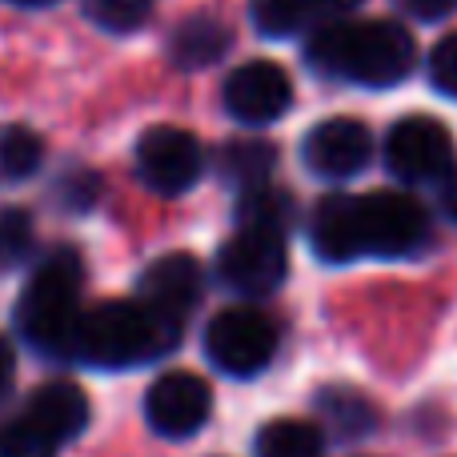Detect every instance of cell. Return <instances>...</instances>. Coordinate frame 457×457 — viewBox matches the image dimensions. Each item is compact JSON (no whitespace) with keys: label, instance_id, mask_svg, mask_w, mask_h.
I'll return each mask as SVG.
<instances>
[{"label":"cell","instance_id":"1","mask_svg":"<svg viewBox=\"0 0 457 457\" xmlns=\"http://www.w3.org/2000/svg\"><path fill=\"white\" fill-rule=\"evenodd\" d=\"M305 56L321 77L389 88L410 77L418 45L397 21H325L309 32Z\"/></svg>","mask_w":457,"mask_h":457},{"label":"cell","instance_id":"2","mask_svg":"<svg viewBox=\"0 0 457 457\" xmlns=\"http://www.w3.org/2000/svg\"><path fill=\"white\" fill-rule=\"evenodd\" d=\"M181 341V321L149 309L145 301H101L85 309L72 341V361L93 370H133L173 353Z\"/></svg>","mask_w":457,"mask_h":457},{"label":"cell","instance_id":"3","mask_svg":"<svg viewBox=\"0 0 457 457\" xmlns=\"http://www.w3.org/2000/svg\"><path fill=\"white\" fill-rule=\"evenodd\" d=\"M80 289H85V261L72 249H53L37 261L29 285L16 297V329L40 357H69L80 325Z\"/></svg>","mask_w":457,"mask_h":457},{"label":"cell","instance_id":"4","mask_svg":"<svg viewBox=\"0 0 457 457\" xmlns=\"http://www.w3.org/2000/svg\"><path fill=\"white\" fill-rule=\"evenodd\" d=\"M205 353L228 378H257L277 357V325L253 305H228L209 321Z\"/></svg>","mask_w":457,"mask_h":457},{"label":"cell","instance_id":"5","mask_svg":"<svg viewBox=\"0 0 457 457\" xmlns=\"http://www.w3.org/2000/svg\"><path fill=\"white\" fill-rule=\"evenodd\" d=\"M386 165L405 185H437L453 173V137L442 120L413 117L397 120L386 137Z\"/></svg>","mask_w":457,"mask_h":457},{"label":"cell","instance_id":"6","mask_svg":"<svg viewBox=\"0 0 457 457\" xmlns=\"http://www.w3.org/2000/svg\"><path fill=\"white\" fill-rule=\"evenodd\" d=\"M205 173V149L189 129L177 125H153L137 141V177L161 197H177L197 185Z\"/></svg>","mask_w":457,"mask_h":457},{"label":"cell","instance_id":"7","mask_svg":"<svg viewBox=\"0 0 457 457\" xmlns=\"http://www.w3.org/2000/svg\"><path fill=\"white\" fill-rule=\"evenodd\" d=\"M361 253L373 257H405L429 237V217L410 193H365L357 197Z\"/></svg>","mask_w":457,"mask_h":457},{"label":"cell","instance_id":"8","mask_svg":"<svg viewBox=\"0 0 457 457\" xmlns=\"http://www.w3.org/2000/svg\"><path fill=\"white\" fill-rule=\"evenodd\" d=\"M289 257H285V241L269 233H249L237 228L233 237L217 249V277L241 297H269L281 289Z\"/></svg>","mask_w":457,"mask_h":457},{"label":"cell","instance_id":"9","mask_svg":"<svg viewBox=\"0 0 457 457\" xmlns=\"http://www.w3.org/2000/svg\"><path fill=\"white\" fill-rule=\"evenodd\" d=\"M209 413H213V389L205 378L189 370L161 373L145 394V421L153 434L169 437V442H185V437L201 434Z\"/></svg>","mask_w":457,"mask_h":457},{"label":"cell","instance_id":"10","mask_svg":"<svg viewBox=\"0 0 457 457\" xmlns=\"http://www.w3.org/2000/svg\"><path fill=\"white\" fill-rule=\"evenodd\" d=\"M293 104V80L281 64L273 61H249L237 64L225 80V109L241 125H269L285 117Z\"/></svg>","mask_w":457,"mask_h":457},{"label":"cell","instance_id":"11","mask_svg":"<svg viewBox=\"0 0 457 457\" xmlns=\"http://www.w3.org/2000/svg\"><path fill=\"white\" fill-rule=\"evenodd\" d=\"M373 157V137L361 120L353 117H329L317 120L301 141V161L325 181H345L357 177Z\"/></svg>","mask_w":457,"mask_h":457},{"label":"cell","instance_id":"12","mask_svg":"<svg viewBox=\"0 0 457 457\" xmlns=\"http://www.w3.org/2000/svg\"><path fill=\"white\" fill-rule=\"evenodd\" d=\"M201 293H205V269L189 253H165L137 281V301H145L149 309H157V313L173 317L181 325L197 309Z\"/></svg>","mask_w":457,"mask_h":457},{"label":"cell","instance_id":"13","mask_svg":"<svg viewBox=\"0 0 457 457\" xmlns=\"http://www.w3.org/2000/svg\"><path fill=\"white\" fill-rule=\"evenodd\" d=\"M21 418L32 421L48 442L64 445V442H72V437L85 434L88 397H85V389L72 386V381H45V386L29 397V410H24Z\"/></svg>","mask_w":457,"mask_h":457},{"label":"cell","instance_id":"14","mask_svg":"<svg viewBox=\"0 0 457 457\" xmlns=\"http://www.w3.org/2000/svg\"><path fill=\"white\" fill-rule=\"evenodd\" d=\"M309 241H313L317 257L333 261V265H345V261L365 257L361 228H357V197L333 193V197L317 201L313 217H309Z\"/></svg>","mask_w":457,"mask_h":457},{"label":"cell","instance_id":"15","mask_svg":"<svg viewBox=\"0 0 457 457\" xmlns=\"http://www.w3.org/2000/svg\"><path fill=\"white\" fill-rule=\"evenodd\" d=\"M233 45V32H228L225 21L217 16H189L181 29L169 40V56L181 69H205V64H217Z\"/></svg>","mask_w":457,"mask_h":457},{"label":"cell","instance_id":"16","mask_svg":"<svg viewBox=\"0 0 457 457\" xmlns=\"http://www.w3.org/2000/svg\"><path fill=\"white\" fill-rule=\"evenodd\" d=\"M297 201L277 185H261L237 197V225L249 233H269V237H289L297 228Z\"/></svg>","mask_w":457,"mask_h":457},{"label":"cell","instance_id":"17","mask_svg":"<svg viewBox=\"0 0 457 457\" xmlns=\"http://www.w3.org/2000/svg\"><path fill=\"white\" fill-rule=\"evenodd\" d=\"M273 169H277V149L269 141H249L245 137V141L221 145V153H217V177L241 193L261 189Z\"/></svg>","mask_w":457,"mask_h":457},{"label":"cell","instance_id":"18","mask_svg":"<svg viewBox=\"0 0 457 457\" xmlns=\"http://www.w3.org/2000/svg\"><path fill=\"white\" fill-rule=\"evenodd\" d=\"M257 457H325V434L313 421L277 418L269 426H261Z\"/></svg>","mask_w":457,"mask_h":457},{"label":"cell","instance_id":"19","mask_svg":"<svg viewBox=\"0 0 457 457\" xmlns=\"http://www.w3.org/2000/svg\"><path fill=\"white\" fill-rule=\"evenodd\" d=\"M45 165V141L29 125L0 129V181H29Z\"/></svg>","mask_w":457,"mask_h":457},{"label":"cell","instance_id":"20","mask_svg":"<svg viewBox=\"0 0 457 457\" xmlns=\"http://www.w3.org/2000/svg\"><path fill=\"white\" fill-rule=\"evenodd\" d=\"M317 405H321L325 421H329V429L337 437H361L378 426L373 405L365 402L361 394H353V389H325V394L317 397Z\"/></svg>","mask_w":457,"mask_h":457},{"label":"cell","instance_id":"21","mask_svg":"<svg viewBox=\"0 0 457 457\" xmlns=\"http://www.w3.org/2000/svg\"><path fill=\"white\" fill-rule=\"evenodd\" d=\"M249 16L253 24H257V32H265V37H297V32H313V16H309L305 0H249Z\"/></svg>","mask_w":457,"mask_h":457},{"label":"cell","instance_id":"22","mask_svg":"<svg viewBox=\"0 0 457 457\" xmlns=\"http://www.w3.org/2000/svg\"><path fill=\"white\" fill-rule=\"evenodd\" d=\"M32 241H37L32 217L24 213V209H16V205L0 209V273L21 269L24 261L32 257Z\"/></svg>","mask_w":457,"mask_h":457},{"label":"cell","instance_id":"23","mask_svg":"<svg viewBox=\"0 0 457 457\" xmlns=\"http://www.w3.org/2000/svg\"><path fill=\"white\" fill-rule=\"evenodd\" d=\"M85 12L104 32H137L153 12V0H85Z\"/></svg>","mask_w":457,"mask_h":457},{"label":"cell","instance_id":"24","mask_svg":"<svg viewBox=\"0 0 457 457\" xmlns=\"http://www.w3.org/2000/svg\"><path fill=\"white\" fill-rule=\"evenodd\" d=\"M56 450H61V445L48 442V437L24 418L0 426V457H56Z\"/></svg>","mask_w":457,"mask_h":457},{"label":"cell","instance_id":"25","mask_svg":"<svg viewBox=\"0 0 457 457\" xmlns=\"http://www.w3.org/2000/svg\"><path fill=\"white\" fill-rule=\"evenodd\" d=\"M426 69H429V85H434L442 96H453L457 101V32L442 37L434 48H429Z\"/></svg>","mask_w":457,"mask_h":457},{"label":"cell","instance_id":"26","mask_svg":"<svg viewBox=\"0 0 457 457\" xmlns=\"http://www.w3.org/2000/svg\"><path fill=\"white\" fill-rule=\"evenodd\" d=\"M402 12H410L413 21H442L457 8V0H397Z\"/></svg>","mask_w":457,"mask_h":457},{"label":"cell","instance_id":"27","mask_svg":"<svg viewBox=\"0 0 457 457\" xmlns=\"http://www.w3.org/2000/svg\"><path fill=\"white\" fill-rule=\"evenodd\" d=\"M357 4H361V0H305V8H309V16H313V24L329 21V16L349 12V8H357Z\"/></svg>","mask_w":457,"mask_h":457},{"label":"cell","instance_id":"28","mask_svg":"<svg viewBox=\"0 0 457 457\" xmlns=\"http://www.w3.org/2000/svg\"><path fill=\"white\" fill-rule=\"evenodd\" d=\"M12 378H16V349L8 345V337H0V397L8 394Z\"/></svg>","mask_w":457,"mask_h":457},{"label":"cell","instance_id":"29","mask_svg":"<svg viewBox=\"0 0 457 457\" xmlns=\"http://www.w3.org/2000/svg\"><path fill=\"white\" fill-rule=\"evenodd\" d=\"M442 209L457 221V169L445 177V185H442Z\"/></svg>","mask_w":457,"mask_h":457},{"label":"cell","instance_id":"30","mask_svg":"<svg viewBox=\"0 0 457 457\" xmlns=\"http://www.w3.org/2000/svg\"><path fill=\"white\" fill-rule=\"evenodd\" d=\"M8 4H21V8H40V4H53V0H8Z\"/></svg>","mask_w":457,"mask_h":457}]
</instances>
